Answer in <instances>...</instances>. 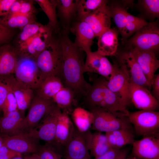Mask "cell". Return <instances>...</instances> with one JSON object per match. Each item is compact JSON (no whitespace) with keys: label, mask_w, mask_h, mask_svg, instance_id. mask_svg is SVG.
<instances>
[{"label":"cell","mask_w":159,"mask_h":159,"mask_svg":"<svg viewBox=\"0 0 159 159\" xmlns=\"http://www.w3.org/2000/svg\"><path fill=\"white\" fill-rule=\"evenodd\" d=\"M60 41L63 58L61 78L63 84L74 92L76 98H83L91 85L84 76L85 52L72 42L67 34L62 35Z\"/></svg>","instance_id":"obj_1"},{"label":"cell","mask_w":159,"mask_h":159,"mask_svg":"<svg viewBox=\"0 0 159 159\" xmlns=\"http://www.w3.org/2000/svg\"><path fill=\"white\" fill-rule=\"evenodd\" d=\"M102 77L95 80L83 97V104L89 110L98 108L118 117L127 116L129 112L121 101L107 87Z\"/></svg>","instance_id":"obj_2"},{"label":"cell","mask_w":159,"mask_h":159,"mask_svg":"<svg viewBox=\"0 0 159 159\" xmlns=\"http://www.w3.org/2000/svg\"><path fill=\"white\" fill-rule=\"evenodd\" d=\"M35 61L43 81L52 76L61 80L63 58L59 39L53 38Z\"/></svg>","instance_id":"obj_3"},{"label":"cell","mask_w":159,"mask_h":159,"mask_svg":"<svg viewBox=\"0 0 159 159\" xmlns=\"http://www.w3.org/2000/svg\"><path fill=\"white\" fill-rule=\"evenodd\" d=\"M54 104L52 99H44L37 96L33 97L27 115L12 135L28 133L38 125Z\"/></svg>","instance_id":"obj_4"},{"label":"cell","mask_w":159,"mask_h":159,"mask_svg":"<svg viewBox=\"0 0 159 159\" xmlns=\"http://www.w3.org/2000/svg\"><path fill=\"white\" fill-rule=\"evenodd\" d=\"M89 110L93 116L91 127L92 130L105 133L122 129L134 130L127 116L118 117L98 108Z\"/></svg>","instance_id":"obj_5"},{"label":"cell","mask_w":159,"mask_h":159,"mask_svg":"<svg viewBox=\"0 0 159 159\" xmlns=\"http://www.w3.org/2000/svg\"><path fill=\"white\" fill-rule=\"evenodd\" d=\"M127 117L138 135L159 137V111L139 110L129 112Z\"/></svg>","instance_id":"obj_6"},{"label":"cell","mask_w":159,"mask_h":159,"mask_svg":"<svg viewBox=\"0 0 159 159\" xmlns=\"http://www.w3.org/2000/svg\"><path fill=\"white\" fill-rule=\"evenodd\" d=\"M14 73L17 83L23 88L37 90L43 81L35 60L28 57L18 59Z\"/></svg>","instance_id":"obj_7"},{"label":"cell","mask_w":159,"mask_h":159,"mask_svg":"<svg viewBox=\"0 0 159 159\" xmlns=\"http://www.w3.org/2000/svg\"><path fill=\"white\" fill-rule=\"evenodd\" d=\"M130 49L155 52L159 47V28L157 23L151 22L135 33L129 41Z\"/></svg>","instance_id":"obj_8"},{"label":"cell","mask_w":159,"mask_h":159,"mask_svg":"<svg viewBox=\"0 0 159 159\" xmlns=\"http://www.w3.org/2000/svg\"><path fill=\"white\" fill-rule=\"evenodd\" d=\"M92 133L90 130L85 132L75 127L72 135L64 147L62 153L65 159H80L90 157L89 152Z\"/></svg>","instance_id":"obj_9"},{"label":"cell","mask_w":159,"mask_h":159,"mask_svg":"<svg viewBox=\"0 0 159 159\" xmlns=\"http://www.w3.org/2000/svg\"><path fill=\"white\" fill-rule=\"evenodd\" d=\"M54 30L48 25L43 26L37 34L18 44L17 53L35 60L54 38Z\"/></svg>","instance_id":"obj_10"},{"label":"cell","mask_w":159,"mask_h":159,"mask_svg":"<svg viewBox=\"0 0 159 159\" xmlns=\"http://www.w3.org/2000/svg\"><path fill=\"white\" fill-rule=\"evenodd\" d=\"M61 112L55 103L38 125L27 134L52 144L54 139L58 119Z\"/></svg>","instance_id":"obj_11"},{"label":"cell","mask_w":159,"mask_h":159,"mask_svg":"<svg viewBox=\"0 0 159 159\" xmlns=\"http://www.w3.org/2000/svg\"><path fill=\"white\" fill-rule=\"evenodd\" d=\"M126 76L129 83L143 86L150 91L151 86L131 52H122L117 63Z\"/></svg>","instance_id":"obj_12"},{"label":"cell","mask_w":159,"mask_h":159,"mask_svg":"<svg viewBox=\"0 0 159 159\" xmlns=\"http://www.w3.org/2000/svg\"><path fill=\"white\" fill-rule=\"evenodd\" d=\"M129 96L130 102L140 110L156 111L159 103L147 88L133 83H129Z\"/></svg>","instance_id":"obj_13"},{"label":"cell","mask_w":159,"mask_h":159,"mask_svg":"<svg viewBox=\"0 0 159 159\" xmlns=\"http://www.w3.org/2000/svg\"><path fill=\"white\" fill-rule=\"evenodd\" d=\"M113 65V71L110 77L107 80L106 85L127 107L131 103L129 92V82L118 64L115 63Z\"/></svg>","instance_id":"obj_14"},{"label":"cell","mask_w":159,"mask_h":159,"mask_svg":"<svg viewBox=\"0 0 159 159\" xmlns=\"http://www.w3.org/2000/svg\"><path fill=\"white\" fill-rule=\"evenodd\" d=\"M2 135L3 145L21 153L37 154L40 145L39 139L27 134L9 136Z\"/></svg>","instance_id":"obj_15"},{"label":"cell","mask_w":159,"mask_h":159,"mask_svg":"<svg viewBox=\"0 0 159 159\" xmlns=\"http://www.w3.org/2000/svg\"><path fill=\"white\" fill-rule=\"evenodd\" d=\"M74 127L68 114L62 111L58 117L54 139L50 144L61 155L72 135Z\"/></svg>","instance_id":"obj_16"},{"label":"cell","mask_w":159,"mask_h":159,"mask_svg":"<svg viewBox=\"0 0 159 159\" xmlns=\"http://www.w3.org/2000/svg\"><path fill=\"white\" fill-rule=\"evenodd\" d=\"M107 3L80 20L88 24L96 37H98L103 32L111 28V16Z\"/></svg>","instance_id":"obj_17"},{"label":"cell","mask_w":159,"mask_h":159,"mask_svg":"<svg viewBox=\"0 0 159 159\" xmlns=\"http://www.w3.org/2000/svg\"><path fill=\"white\" fill-rule=\"evenodd\" d=\"M132 152L140 159H159V138L154 136L143 137L135 140L132 144Z\"/></svg>","instance_id":"obj_18"},{"label":"cell","mask_w":159,"mask_h":159,"mask_svg":"<svg viewBox=\"0 0 159 159\" xmlns=\"http://www.w3.org/2000/svg\"><path fill=\"white\" fill-rule=\"evenodd\" d=\"M129 50L132 53L151 86L155 72L159 67V61L155 53L135 48L129 49Z\"/></svg>","instance_id":"obj_19"},{"label":"cell","mask_w":159,"mask_h":159,"mask_svg":"<svg viewBox=\"0 0 159 159\" xmlns=\"http://www.w3.org/2000/svg\"><path fill=\"white\" fill-rule=\"evenodd\" d=\"M0 77L8 85L14 94L17 102L18 109L24 111L29 108L34 97L32 90L19 86L13 74L0 76Z\"/></svg>","instance_id":"obj_20"},{"label":"cell","mask_w":159,"mask_h":159,"mask_svg":"<svg viewBox=\"0 0 159 159\" xmlns=\"http://www.w3.org/2000/svg\"><path fill=\"white\" fill-rule=\"evenodd\" d=\"M72 30L76 37L74 44L85 53L91 51L96 36L88 24L85 21H79L73 25Z\"/></svg>","instance_id":"obj_21"},{"label":"cell","mask_w":159,"mask_h":159,"mask_svg":"<svg viewBox=\"0 0 159 159\" xmlns=\"http://www.w3.org/2000/svg\"><path fill=\"white\" fill-rule=\"evenodd\" d=\"M97 51L100 55L105 56L116 54L118 47V32L110 29L102 33L98 37Z\"/></svg>","instance_id":"obj_22"},{"label":"cell","mask_w":159,"mask_h":159,"mask_svg":"<svg viewBox=\"0 0 159 159\" xmlns=\"http://www.w3.org/2000/svg\"><path fill=\"white\" fill-rule=\"evenodd\" d=\"M17 53L9 45L0 47V76L14 73L18 60Z\"/></svg>","instance_id":"obj_23"},{"label":"cell","mask_w":159,"mask_h":159,"mask_svg":"<svg viewBox=\"0 0 159 159\" xmlns=\"http://www.w3.org/2000/svg\"><path fill=\"white\" fill-rule=\"evenodd\" d=\"M24 111L18 109L0 118V133L12 136L25 117Z\"/></svg>","instance_id":"obj_24"},{"label":"cell","mask_w":159,"mask_h":159,"mask_svg":"<svg viewBox=\"0 0 159 159\" xmlns=\"http://www.w3.org/2000/svg\"><path fill=\"white\" fill-rule=\"evenodd\" d=\"M64 85L59 77L52 76L45 78L37 89V96L46 100L52 99Z\"/></svg>","instance_id":"obj_25"},{"label":"cell","mask_w":159,"mask_h":159,"mask_svg":"<svg viewBox=\"0 0 159 159\" xmlns=\"http://www.w3.org/2000/svg\"><path fill=\"white\" fill-rule=\"evenodd\" d=\"M133 130L122 129L105 133L108 141L112 148L121 149L135 141Z\"/></svg>","instance_id":"obj_26"},{"label":"cell","mask_w":159,"mask_h":159,"mask_svg":"<svg viewBox=\"0 0 159 159\" xmlns=\"http://www.w3.org/2000/svg\"><path fill=\"white\" fill-rule=\"evenodd\" d=\"M76 96L69 88L63 87L52 97V100L62 112L69 115L73 110L72 108Z\"/></svg>","instance_id":"obj_27"},{"label":"cell","mask_w":159,"mask_h":159,"mask_svg":"<svg viewBox=\"0 0 159 159\" xmlns=\"http://www.w3.org/2000/svg\"><path fill=\"white\" fill-rule=\"evenodd\" d=\"M75 127L79 130L85 132L90 130L93 120L92 113L83 107H77L71 113Z\"/></svg>","instance_id":"obj_28"},{"label":"cell","mask_w":159,"mask_h":159,"mask_svg":"<svg viewBox=\"0 0 159 159\" xmlns=\"http://www.w3.org/2000/svg\"><path fill=\"white\" fill-rule=\"evenodd\" d=\"M112 148L105 134L98 131L92 133L90 155L96 158L105 153Z\"/></svg>","instance_id":"obj_29"},{"label":"cell","mask_w":159,"mask_h":159,"mask_svg":"<svg viewBox=\"0 0 159 159\" xmlns=\"http://www.w3.org/2000/svg\"><path fill=\"white\" fill-rule=\"evenodd\" d=\"M34 15L20 13L8 14L0 18V23L9 29L18 28L21 29L27 24L34 21Z\"/></svg>","instance_id":"obj_30"},{"label":"cell","mask_w":159,"mask_h":159,"mask_svg":"<svg viewBox=\"0 0 159 159\" xmlns=\"http://www.w3.org/2000/svg\"><path fill=\"white\" fill-rule=\"evenodd\" d=\"M79 0H58L57 7L59 16L65 23H68L77 12Z\"/></svg>","instance_id":"obj_31"},{"label":"cell","mask_w":159,"mask_h":159,"mask_svg":"<svg viewBox=\"0 0 159 159\" xmlns=\"http://www.w3.org/2000/svg\"><path fill=\"white\" fill-rule=\"evenodd\" d=\"M107 2V1L105 0H79L77 13L79 21L92 14Z\"/></svg>","instance_id":"obj_32"},{"label":"cell","mask_w":159,"mask_h":159,"mask_svg":"<svg viewBox=\"0 0 159 159\" xmlns=\"http://www.w3.org/2000/svg\"><path fill=\"white\" fill-rule=\"evenodd\" d=\"M35 1L48 17L49 20L48 25L54 30H55L58 23L56 11L57 5V0H36Z\"/></svg>","instance_id":"obj_33"},{"label":"cell","mask_w":159,"mask_h":159,"mask_svg":"<svg viewBox=\"0 0 159 159\" xmlns=\"http://www.w3.org/2000/svg\"><path fill=\"white\" fill-rule=\"evenodd\" d=\"M85 53L86 58L83 67V72L97 73L100 65V61L102 55L97 51L92 52L91 51Z\"/></svg>","instance_id":"obj_34"},{"label":"cell","mask_w":159,"mask_h":159,"mask_svg":"<svg viewBox=\"0 0 159 159\" xmlns=\"http://www.w3.org/2000/svg\"><path fill=\"white\" fill-rule=\"evenodd\" d=\"M109 7L111 18L113 19L121 33L127 21L126 16L127 11L122 6L119 5H112L109 6Z\"/></svg>","instance_id":"obj_35"},{"label":"cell","mask_w":159,"mask_h":159,"mask_svg":"<svg viewBox=\"0 0 159 159\" xmlns=\"http://www.w3.org/2000/svg\"><path fill=\"white\" fill-rule=\"evenodd\" d=\"M44 25L37 23L35 21L32 22L24 26L18 39V44H21L29 38L38 33Z\"/></svg>","instance_id":"obj_36"},{"label":"cell","mask_w":159,"mask_h":159,"mask_svg":"<svg viewBox=\"0 0 159 159\" xmlns=\"http://www.w3.org/2000/svg\"><path fill=\"white\" fill-rule=\"evenodd\" d=\"M37 154L40 159H62V157L50 144L47 143L40 145Z\"/></svg>","instance_id":"obj_37"},{"label":"cell","mask_w":159,"mask_h":159,"mask_svg":"<svg viewBox=\"0 0 159 159\" xmlns=\"http://www.w3.org/2000/svg\"><path fill=\"white\" fill-rule=\"evenodd\" d=\"M139 1L146 14L153 18L159 17V0H143Z\"/></svg>","instance_id":"obj_38"},{"label":"cell","mask_w":159,"mask_h":159,"mask_svg":"<svg viewBox=\"0 0 159 159\" xmlns=\"http://www.w3.org/2000/svg\"><path fill=\"white\" fill-rule=\"evenodd\" d=\"M18 109L16 100L10 88L3 105L2 111L3 112V115Z\"/></svg>","instance_id":"obj_39"},{"label":"cell","mask_w":159,"mask_h":159,"mask_svg":"<svg viewBox=\"0 0 159 159\" xmlns=\"http://www.w3.org/2000/svg\"><path fill=\"white\" fill-rule=\"evenodd\" d=\"M113 69L112 65L105 56H102L100 61V65L97 74L108 80L110 77Z\"/></svg>","instance_id":"obj_40"},{"label":"cell","mask_w":159,"mask_h":159,"mask_svg":"<svg viewBox=\"0 0 159 159\" xmlns=\"http://www.w3.org/2000/svg\"><path fill=\"white\" fill-rule=\"evenodd\" d=\"M145 26V25L127 21L120 33L123 38L126 39Z\"/></svg>","instance_id":"obj_41"},{"label":"cell","mask_w":159,"mask_h":159,"mask_svg":"<svg viewBox=\"0 0 159 159\" xmlns=\"http://www.w3.org/2000/svg\"><path fill=\"white\" fill-rule=\"evenodd\" d=\"M10 88L0 77V112Z\"/></svg>","instance_id":"obj_42"},{"label":"cell","mask_w":159,"mask_h":159,"mask_svg":"<svg viewBox=\"0 0 159 159\" xmlns=\"http://www.w3.org/2000/svg\"><path fill=\"white\" fill-rule=\"evenodd\" d=\"M34 11L32 1H21L19 13L26 15H34Z\"/></svg>","instance_id":"obj_43"},{"label":"cell","mask_w":159,"mask_h":159,"mask_svg":"<svg viewBox=\"0 0 159 159\" xmlns=\"http://www.w3.org/2000/svg\"><path fill=\"white\" fill-rule=\"evenodd\" d=\"M15 0H0V18L6 15Z\"/></svg>","instance_id":"obj_44"},{"label":"cell","mask_w":159,"mask_h":159,"mask_svg":"<svg viewBox=\"0 0 159 159\" xmlns=\"http://www.w3.org/2000/svg\"><path fill=\"white\" fill-rule=\"evenodd\" d=\"M151 93L153 96L159 101V74H155L151 85Z\"/></svg>","instance_id":"obj_45"},{"label":"cell","mask_w":159,"mask_h":159,"mask_svg":"<svg viewBox=\"0 0 159 159\" xmlns=\"http://www.w3.org/2000/svg\"><path fill=\"white\" fill-rule=\"evenodd\" d=\"M120 149L112 148L105 153L94 159H115Z\"/></svg>","instance_id":"obj_46"},{"label":"cell","mask_w":159,"mask_h":159,"mask_svg":"<svg viewBox=\"0 0 159 159\" xmlns=\"http://www.w3.org/2000/svg\"><path fill=\"white\" fill-rule=\"evenodd\" d=\"M11 34L10 29L0 23V43L8 39Z\"/></svg>","instance_id":"obj_47"},{"label":"cell","mask_w":159,"mask_h":159,"mask_svg":"<svg viewBox=\"0 0 159 159\" xmlns=\"http://www.w3.org/2000/svg\"><path fill=\"white\" fill-rule=\"evenodd\" d=\"M126 18L127 21L140 24L146 25L148 24L146 21L141 18L135 16L127 11L126 13Z\"/></svg>","instance_id":"obj_48"},{"label":"cell","mask_w":159,"mask_h":159,"mask_svg":"<svg viewBox=\"0 0 159 159\" xmlns=\"http://www.w3.org/2000/svg\"><path fill=\"white\" fill-rule=\"evenodd\" d=\"M21 2V1L15 0L11 4L8 14L19 13Z\"/></svg>","instance_id":"obj_49"},{"label":"cell","mask_w":159,"mask_h":159,"mask_svg":"<svg viewBox=\"0 0 159 159\" xmlns=\"http://www.w3.org/2000/svg\"><path fill=\"white\" fill-rule=\"evenodd\" d=\"M16 152H17L12 150L4 145L0 147V155L12 154Z\"/></svg>","instance_id":"obj_50"},{"label":"cell","mask_w":159,"mask_h":159,"mask_svg":"<svg viewBox=\"0 0 159 159\" xmlns=\"http://www.w3.org/2000/svg\"><path fill=\"white\" fill-rule=\"evenodd\" d=\"M128 152L127 149H121L115 159H125Z\"/></svg>","instance_id":"obj_51"},{"label":"cell","mask_w":159,"mask_h":159,"mask_svg":"<svg viewBox=\"0 0 159 159\" xmlns=\"http://www.w3.org/2000/svg\"><path fill=\"white\" fill-rule=\"evenodd\" d=\"M17 156H21V154L18 152L9 154L0 155V159H11Z\"/></svg>","instance_id":"obj_52"},{"label":"cell","mask_w":159,"mask_h":159,"mask_svg":"<svg viewBox=\"0 0 159 159\" xmlns=\"http://www.w3.org/2000/svg\"><path fill=\"white\" fill-rule=\"evenodd\" d=\"M24 159H40V158L37 154L33 153L31 155L25 156Z\"/></svg>","instance_id":"obj_53"},{"label":"cell","mask_w":159,"mask_h":159,"mask_svg":"<svg viewBox=\"0 0 159 159\" xmlns=\"http://www.w3.org/2000/svg\"><path fill=\"white\" fill-rule=\"evenodd\" d=\"M11 159H23L22 158L21 156H17L14 157Z\"/></svg>","instance_id":"obj_54"},{"label":"cell","mask_w":159,"mask_h":159,"mask_svg":"<svg viewBox=\"0 0 159 159\" xmlns=\"http://www.w3.org/2000/svg\"><path fill=\"white\" fill-rule=\"evenodd\" d=\"M92 159L91 157H89V158H84L81 159Z\"/></svg>","instance_id":"obj_55"}]
</instances>
